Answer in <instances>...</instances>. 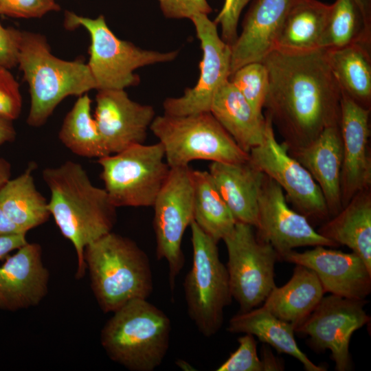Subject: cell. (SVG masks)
<instances>
[{
	"label": "cell",
	"mask_w": 371,
	"mask_h": 371,
	"mask_svg": "<svg viewBox=\"0 0 371 371\" xmlns=\"http://www.w3.org/2000/svg\"><path fill=\"white\" fill-rule=\"evenodd\" d=\"M269 74L266 115L288 151L305 146L339 124L341 89L326 49L302 53L274 49L262 61Z\"/></svg>",
	"instance_id": "obj_1"
},
{
	"label": "cell",
	"mask_w": 371,
	"mask_h": 371,
	"mask_svg": "<svg viewBox=\"0 0 371 371\" xmlns=\"http://www.w3.org/2000/svg\"><path fill=\"white\" fill-rule=\"evenodd\" d=\"M43 179L50 192L48 207L62 235L73 245L78 261L76 276L87 269L85 247L112 232L116 223V207L104 188L93 184L78 163L67 161L46 168Z\"/></svg>",
	"instance_id": "obj_2"
},
{
	"label": "cell",
	"mask_w": 371,
	"mask_h": 371,
	"mask_svg": "<svg viewBox=\"0 0 371 371\" xmlns=\"http://www.w3.org/2000/svg\"><path fill=\"white\" fill-rule=\"evenodd\" d=\"M17 65L29 86L27 122L31 126L43 125L65 98L96 89L87 63L81 59L69 61L54 56L46 38L38 33L19 30Z\"/></svg>",
	"instance_id": "obj_3"
},
{
	"label": "cell",
	"mask_w": 371,
	"mask_h": 371,
	"mask_svg": "<svg viewBox=\"0 0 371 371\" xmlns=\"http://www.w3.org/2000/svg\"><path fill=\"white\" fill-rule=\"evenodd\" d=\"M84 259L91 287L101 310L113 313L153 290L146 254L131 239L111 232L88 245Z\"/></svg>",
	"instance_id": "obj_4"
},
{
	"label": "cell",
	"mask_w": 371,
	"mask_h": 371,
	"mask_svg": "<svg viewBox=\"0 0 371 371\" xmlns=\"http://www.w3.org/2000/svg\"><path fill=\"white\" fill-rule=\"evenodd\" d=\"M171 322L166 314L147 301L135 299L113 312L100 333L109 357L131 371H153L170 345Z\"/></svg>",
	"instance_id": "obj_5"
},
{
	"label": "cell",
	"mask_w": 371,
	"mask_h": 371,
	"mask_svg": "<svg viewBox=\"0 0 371 371\" xmlns=\"http://www.w3.org/2000/svg\"><path fill=\"white\" fill-rule=\"evenodd\" d=\"M150 130L164 148L172 168L189 166L194 160L244 163L249 153L241 149L210 112L183 116H155Z\"/></svg>",
	"instance_id": "obj_6"
},
{
	"label": "cell",
	"mask_w": 371,
	"mask_h": 371,
	"mask_svg": "<svg viewBox=\"0 0 371 371\" xmlns=\"http://www.w3.org/2000/svg\"><path fill=\"white\" fill-rule=\"evenodd\" d=\"M64 26L74 30L80 26L90 35L87 64L96 90L124 89L140 82L134 73L139 67L174 60L177 51L160 52L146 50L117 38L107 25L104 16L91 19L66 11Z\"/></svg>",
	"instance_id": "obj_7"
},
{
	"label": "cell",
	"mask_w": 371,
	"mask_h": 371,
	"mask_svg": "<svg viewBox=\"0 0 371 371\" xmlns=\"http://www.w3.org/2000/svg\"><path fill=\"white\" fill-rule=\"evenodd\" d=\"M192 266L183 289L188 315L205 337L214 335L223 321L224 308L230 304L227 267L219 258L217 243L193 221L190 224Z\"/></svg>",
	"instance_id": "obj_8"
},
{
	"label": "cell",
	"mask_w": 371,
	"mask_h": 371,
	"mask_svg": "<svg viewBox=\"0 0 371 371\" xmlns=\"http://www.w3.org/2000/svg\"><path fill=\"white\" fill-rule=\"evenodd\" d=\"M100 177L116 207H150L170 168L160 142L133 145L98 159Z\"/></svg>",
	"instance_id": "obj_9"
},
{
	"label": "cell",
	"mask_w": 371,
	"mask_h": 371,
	"mask_svg": "<svg viewBox=\"0 0 371 371\" xmlns=\"http://www.w3.org/2000/svg\"><path fill=\"white\" fill-rule=\"evenodd\" d=\"M254 228L236 222L223 239L228 254L226 267L230 291L240 312L257 307L276 286L274 269L278 254L271 244L258 238Z\"/></svg>",
	"instance_id": "obj_10"
},
{
	"label": "cell",
	"mask_w": 371,
	"mask_h": 371,
	"mask_svg": "<svg viewBox=\"0 0 371 371\" xmlns=\"http://www.w3.org/2000/svg\"><path fill=\"white\" fill-rule=\"evenodd\" d=\"M192 170L189 166L170 168L153 205L156 256L158 260L167 261L172 291L185 263L181 249L183 236L194 221Z\"/></svg>",
	"instance_id": "obj_11"
},
{
	"label": "cell",
	"mask_w": 371,
	"mask_h": 371,
	"mask_svg": "<svg viewBox=\"0 0 371 371\" xmlns=\"http://www.w3.org/2000/svg\"><path fill=\"white\" fill-rule=\"evenodd\" d=\"M261 142L249 152V161L276 182L297 212L307 218L323 220L329 216L322 191L310 172L276 139L271 119L265 115Z\"/></svg>",
	"instance_id": "obj_12"
},
{
	"label": "cell",
	"mask_w": 371,
	"mask_h": 371,
	"mask_svg": "<svg viewBox=\"0 0 371 371\" xmlns=\"http://www.w3.org/2000/svg\"><path fill=\"white\" fill-rule=\"evenodd\" d=\"M190 20L203 52L200 75L195 86L186 89L181 96L164 100V113L169 115L210 112L215 93L230 76V45L218 35L217 24L201 13L193 15Z\"/></svg>",
	"instance_id": "obj_13"
},
{
	"label": "cell",
	"mask_w": 371,
	"mask_h": 371,
	"mask_svg": "<svg viewBox=\"0 0 371 371\" xmlns=\"http://www.w3.org/2000/svg\"><path fill=\"white\" fill-rule=\"evenodd\" d=\"M366 300L346 298L331 294L323 297L308 317L295 331L310 337L315 350H330L337 371L350 367L349 344L355 331L370 321L364 310Z\"/></svg>",
	"instance_id": "obj_14"
},
{
	"label": "cell",
	"mask_w": 371,
	"mask_h": 371,
	"mask_svg": "<svg viewBox=\"0 0 371 371\" xmlns=\"http://www.w3.org/2000/svg\"><path fill=\"white\" fill-rule=\"evenodd\" d=\"M256 236L275 249L279 258L305 246H339L311 226L308 218L291 209L282 188L264 174L258 200Z\"/></svg>",
	"instance_id": "obj_15"
},
{
	"label": "cell",
	"mask_w": 371,
	"mask_h": 371,
	"mask_svg": "<svg viewBox=\"0 0 371 371\" xmlns=\"http://www.w3.org/2000/svg\"><path fill=\"white\" fill-rule=\"evenodd\" d=\"M97 91L93 117L109 154L144 144L154 108L131 100L124 89Z\"/></svg>",
	"instance_id": "obj_16"
},
{
	"label": "cell",
	"mask_w": 371,
	"mask_h": 371,
	"mask_svg": "<svg viewBox=\"0 0 371 371\" xmlns=\"http://www.w3.org/2000/svg\"><path fill=\"white\" fill-rule=\"evenodd\" d=\"M282 258L313 271L325 293L357 300H366L370 293L371 270L354 252L317 245L303 252L292 250Z\"/></svg>",
	"instance_id": "obj_17"
},
{
	"label": "cell",
	"mask_w": 371,
	"mask_h": 371,
	"mask_svg": "<svg viewBox=\"0 0 371 371\" xmlns=\"http://www.w3.org/2000/svg\"><path fill=\"white\" fill-rule=\"evenodd\" d=\"M341 93L339 128L343 161L340 186L343 208L358 192L370 188V109L360 105L346 93Z\"/></svg>",
	"instance_id": "obj_18"
},
{
	"label": "cell",
	"mask_w": 371,
	"mask_h": 371,
	"mask_svg": "<svg viewBox=\"0 0 371 371\" xmlns=\"http://www.w3.org/2000/svg\"><path fill=\"white\" fill-rule=\"evenodd\" d=\"M49 280L41 246L27 242L0 267V309L16 311L38 305L48 293Z\"/></svg>",
	"instance_id": "obj_19"
},
{
	"label": "cell",
	"mask_w": 371,
	"mask_h": 371,
	"mask_svg": "<svg viewBox=\"0 0 371 371\" xmlns=\"http://www.w3.org/2000/svg\"><path fill=\"white\" fill-rule=\"evenodd\" d=\"M295 0H255L243 30L230 45V75L240 67L262 62L276 49L285 18Z\"/></svg>",
	"instance_id": "obj_20"
},
{
	"label": "cell",
	"mask_w": 371,
	"mask_h": 371,
	"mask_svg": "<svg viewBox=\"0 0 371 371\" xmlns=\"http://www.w3.org/2000/svg\"><path fill=\"white\" fill-rule=\"evenodd\" d=\"M311 175L325 199L329 216L341 209L343 144L339 124L325 128L309 144L288 151Z\"/></svg>",
	"instance_id": "obj_21"
},
{
	"label": "cell",
	"mask_w": 371,
	"mask_h": 371,
	"mask_svg": "<svg viewBox=\"0 0 371 371\" xmlns=\"http://www.w3.org/2000/svg\"><path fill=\"white\" fill-rule=\"evenodd\" d=\"M208 172L236 222L256 228L258 222V195L264 173L249 161L239 164L212 162Z\"/></svg>",
	"instance_id": "obj_22"
},
{
	"label": "cell",
	"mask_w": 371,
	"mask_h": 371,
	"mask_svg": "<svg viewBox=\"0 0 371 371\" xmlns=\"http://www.w3.org/2000/svg\"><path fill=\"white\" fill-rule=\"evenodd\" d=\"M210 112L244 151L249 153L261 142L265 116L253 108L229 80L215 93Z\"/></svg>",
	"instance_id": "obj_23"
},
{
	"label": "cell",
	"mask_w": 371,
	"mask_h": 371,
	"mask_svg": "<svg viewBox=\"0 0 371 371\" xmlns=\"http://www.w3.org/2000/svg\"><path fill=\"white\" fill-rule=\"evenodd\" d=\"M317 232L338 245L349 247L371 270L370 188L358 192Z\"/></svg>",
	"instance_id": "obj_24"
},
{
	"label": "cell",
	"mask_w": 371,
	"mask_h": 371,
	"mask_svg": "<svg viewBox=\"0 0 371 371\" xmlns=\"http://www.w3.org/2000/svg\"><path fill=\"white\" fill-rule=\"evenodd\" d=\"M324 293L315 272L297 265L289 282L281 287L275 286L263 306L278 318L293 324L295 329L316 308Z\"/></svg>",
	"instance_id": "obj_25"
},
{
	"label": "cell",
	"mask_w": 371,
	"mask_h": 371,
	"mask_svg": "<svg viewBox=\"0 0 371 371\" xmlns=\"http://www.w3.org/2000/svg\"><path fill=\"white\" fill-rule=\"evenodd\" d=\"M227 330L256 336L279 353L288 354L299 360L307 371L326 370L325 368L313 363L298 348L294 338L293 325L278 318L263 306L233 316L229 321Z\"/></svg>",
	"instance_id": "obj_26"
},
{
	"label": "cell",
	"mask_w": 371,
	"mask_h": 371,
	"mask_svg": "<svg viewBox=\"0 0 371 371\" xmlns=\"http://www.w3.org/2000/svg\"><path fill=\"white\" fill-rule=\"evenodd\" d=\"M330 5L317 0H295L279 34L276 49L302 53L319 48Z\"/></svg>",
	"instance_id": "obj_27"
},
{
	"label": "cell",
	"mask_w": 371,
	"mask_h": 371,
	"mask_svg": "<svg viewBox=\"0 0 371 371\" xmlns=\"http://www.w3.org/2000/svg\"><path fill=\"white\" fill-rule=\"evenodd\" d=\"M31 163L22 174L7 181L0 188V207L24 233L47 222L51 214L48 202L37 190Z\"/></svg>",
	"instance_id": "obj_28"
},
{
	"label": "cell",
	"mask_w": 371,
	"mask_h": 371,
	"mask_svg": "<svg viewBox=\"0 0 371 371\" xmlns=\"http://www.w3.org/2000/svg\"><path fill=\"white\" fill-rule=\"evenodd\" d=\"M328 62L341 91L360 105L370 109V43H359L327 49Z\"/></svg>",
	"instance_id": "obj_29"
},
{
	"label": "cell",
	"mask_w": 371,
	"mask_h": 371,
	"mask_svg": "<svg viewBox=\"0 0 371 371\" xmlns=\"http://www.w3.org/2000/svg\"><path fill=\"white\" fill-rule=\"evenodd\" d=\"M194 221L216 243L234 229L236 221L208 171L192 170Z\"/></svg>",
	"instance_id": "obj_30"
},
{
	"label": "cell",
	"mask_w": 371,
	"mask_h": 371,
	"mask_svg": "<svg viewBox=\"0 0 371 371\" xmlns=\"http://www.w3.org/2000/svg\"><path fill=\"white\" fill-rule=\"evenodd\" d=\"M91 104L87 93L79 96L64 118L58 138L74 154L99 159L110 154L91 113Z\"/></svg>",
	"instance_id": "obj_31"
},
{
	"label": "cell",
	"mask_w": 371,
	"mask_h": 371,
	"mask_svg": "<svg viewBox=\"0 0 371 371\" xmlns=\"http://www.w3.org/2000/svg\"><path fill=\"white\" fill-rule=\"evenodd\" d=\"M371 41V25L365 21L354 0H336L320 40L319 48L334 49Z\"/></svg>",
	"instance_id": "obj_32"
},
{
	"label": "cell",
	"mask_w": 371,
	"mask_h": 371,
	"mask_svg": "<svg viewBox=\"0 0 371 371\" xmlns=\"http://www.w3.org/2000/svg\"><path fill=\"white\" fill-rule=\"evenodd\" d=\"M229 80L258 113H262L269 89L268 71L262 62L240 67L229 76Z\"/></svg>",
	"instance_id": "obj_33"
},
{
	"label": "cell",
	"mask_w": 371,
	"mask_h": 371,
	"mask_svg": "<svg viewBox=\"0 0 371 371\" xmlns=\"http://www.w3.org/2000/svg\"><path fill=\"white\" fill-rule=\"evenodd\" d=\"M245 335L238 338L239 346L216 371H262V363L257 354L254 335Z\"/></svg>",
	"instance_id": "obj_34"
},
{
	"label": "cell",
	"mask_w": 371,
	"mask_h": 371,
	"mask_svg": "<svg viewBox=\"0 0 371 371\" xmlns=\"http://www.w3.org/2000/svg\"><path fill=\"white\" fill-rule=\"evenodd\" d=\"M21 109L19 85L8 69L0 66V119L12 122Z\"/></svg>",
	"instance_id": "obj_35"
},
{
	"label": "cell",
	"mask_w": 371,
	"mask_h": 371,
	"mask_svg": "<svg viewBox=\"0 0 371 371\" xmlns=\"http://www.w3.org/2000/svg\"><path fill=\"white\" fill-rule=\"evenodd\" d=\"M60 10L55 0H0V15L14 18H41Z\"/></svg>",
	"instance_id": "obj_36"
},
{
	"label": "cell",
	"mask_w": 371,
	"mask_h": 371,
	"mask_svg": "<svg viewBox=\"0 0 371 371\" xmlns=\"http://www.w3.org/2000/svg\"><path fill=\"white\" fill-rule=\"evenodd\" d=\"M251 0H225L221 10L214 21L220 24L221 38L232 45L238 36L237 27L241 12Z\"/></svg>",
	"instance_id": "obj_37"
},
{
	"label": "cell",
	"mask_w": 371,
	"mask_h": 371,
	"mask_svg": "<svg viewBox=\"0 0 371 371\" xmlns=\"http://www.w3.org/2000/svg\"><path fill=\"white\" fill-rule=\"evenodd\" d=\"M164 15L169 19H189L196 14H208L212 8L207 0H159Z\"/></svg>",
	"instance_id": "obj_38"
},
{
	"label": "cell",
	"mask_w": 371,
	"mask_h": 371,
	"mask_svg": "<svg viewBox=\"0 0 371 371\" xmlns=\"http://www.w3.org/2000/svg\"><path fill=\"white\" fill-rule=\"evenodd\" d=\"M19 30L4 27L0 23V66L8 69L17 65Z\"/></svg>",
	"instance_id": "obj_39"
},
{
	"label": "cell",
	"mask_w": 371,
	"mask_h": 371,
	"mask_svg": "<svg viewBox=\"0 0 371 371\" xmlns=\"http://www.w3.org/2000/svg\"><path fill=\"white\" fill-rule=\"evenodd\" d=\"M27 243L26 234L0 236V260Z\"/></svg>",
	"instance_id": "obj_40"
},
{
	"label": "cell",
	"mask_w": 371,
	"mask_h": 371,
	"mask_svg": "<svg viewBox=\"0 0 371 371\" xmlns=\"http://www.w3.org/2000/svg\"><path fill=\"white\" fill-rule=\"evenodd\" d=\"M263 370H282V363L277 359L272 352L265 346L262 348Z\"/></svg>",
	"instance_id": "obj_41"
},
{
	"label": "cell",
	"mask_w": 371,
	"mask_h": 371,
	"mask_svg": "<svg viewBox=\"0 0 371 371\" xmlns=\"http://www.w3.org/2000/svg\"><path fill=\"white\" fill-rule=\"evenodd\" d=\"M15 234H25L5 214L0 207V236Z\"/></svg>",
	"instance_id": "obj_42"
},
{
	"label": "cell",
	"mask_w": 371,
	"mask_h": 371,
	"mask_svg": "<svg viewBox=\"0 0 371 371\" xmlns=\"http://www.w3.org/2000/svg\"><path fill=\"white\" fill-rule=\"evenodd\" d=\"M16 137V131L12 122L0 119V146L12 142Z\"/></svg>",
	"instance_id": "obj_43"
},
{
	"label": "cell",
	"mask_w": 371,
	"mask_h": 371,
	"mask_svg": "<svg viewBox=\"0 0 371 371\" xmlns=\"http://www.w3.org/2000/svg\"><path fill=\"white\" fill-rule=\"evenodd\" d=\"M10 164L5 159L0 157V188L10 179Z\"/></svg>",
	"instance_id": "obj_44"
},
{
	"label": "cell",
	"mask_w": 371,
	"mask_h": 371,
	"mask_svg": "<svg viewBox=\"0 0 371 371\" xmlns=\"http://www.w3.org/2000/svg\"><path fill=\"white\" fill-rule=\"evenodd\" d=\"M359 8L365 21L371 25L370 1V0H354Z\"/></svg>",
	"instance_id": "obj_45"
},
{
	"label": "cell",
	"mask_w": 371,
	"mask_h": 371,
	"mask_svg": "<svg viewBox=\"0 0 371 371\" xmlns=\"http://www.w3.org/2000/svg\"><path fill=\"white\" fill-rule=\"evenodd\" d=\"M176 363H177L178 366L183 365V366H181L180 368H184V370H188L187 368H188V370H190L191 368H192V366H190L188 363L185 362V361H182V360H180V359H179L178 361H177Z\"/></svg>",
	"instance_id": "obj_46"
}]
</instances>
